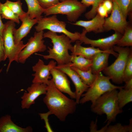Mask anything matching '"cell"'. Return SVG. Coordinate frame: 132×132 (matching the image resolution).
<instances>
[{"label":"cell","instance_id":"cell-4","mask_svg":"<svg viewBox=\"0 0 132 132\" xmlns=\"http://www.w3.org/2000/svg\"><path fill=\"white\" fill-rule=\"evenodd\" d=\"M15 23L10 20L4 24L2 34L6 57L7 58H8L9 60L6 70L7 72L13 62H18V58L20 53L27 45V43L24 44L22 41L18 44H15L13 34V31L15 28Z\"/></svg>","mask_w":132,"mask_h":132},{"label":"cell","instance_id":"cell-29","mask_svg":"<svg viewBox=\"0 0 132 132\" xmlns=\"http://www.w3.org/2000/svg\"><path fill=\"white\" fill-rule=\"evenodd\" d=\"M132 120H129V124L122 125L120 123H118L114 125H109L106 129V132H131L132 131Z\"/></svg>","mask_w":132,"mask_h":132},{"label":"cell","instance_id":"cell-28","mask_svg":"<svg viewBox=\"0 0 132 132\" xmlns=\"http://www.w3.org/2000/svg\"><path fill=\"white\" fill-rule=\"evenodd\" d=\"M0 13L1 18L12 21L18 24L20 23L19 16L14 13L8 7L0 2Z\"/></svg>","mask_w":132,"mask_h":132},{"label":"cell","instance_id":"cell-36","mask_svg":"<svg viewBox=\"0 0 132 132\" xmlns=\"http://www.w3.org/2000/svg\"><path fill=\"white\" fill-rule=\"evenodd\" d=\"M125 84L124 88L126 89H129L132 88V78L125 81Z\"/></svg>","mask_w":132,"mask_h":132},{"label":"cell","instance_id":"cell-15","mask_svg":"<svg viewBox=\"0 0 132 132\" xmlns=\"http://www.w3.org/2000/svg\"><path fill=\"white\" fill-rule=\"evenodd\" d=\"M50 74L55 87L62 92L68 94L71 98L75 99V93L71 89L70 83L66 75L55 67L51 70Z\"/></svg>","mask_w":132,"mask_h":132},{"label":"cell","instance_id":"cell-7","mask_svg":"<svg viewBox=\"0 0 132 132\" xmlns=\"http://www.w3.org/2000/svg\"><path fill=\"white\" fill-rule=\"evenodd\" d=\"M113 49L118 54L117 58L103 71L106 76L110 77L113 82L119 84L123 82V72L128 56L132 50L128 47L115 45L113 46Z\"/></svg>","mask_w":132,"mask_h":132},{"label":"cell","instance_id":"cell-16","mask_svg":"<svg viewBox=\"0 0 132 132\" xmlns=\"http://www.w3.org/2000/svg\"><path fill=\"white\" fill-rule=\"evenodd\" d=\"M76 42L75 44L72 46L70 50L72 52L71 55L81 56L91 60L95 55L99 53H108L116 57L118 55V53L115 52L113 49L109 50H103L98 48L92 46L88 47L83 46L81 45L82 44L79 40Z\"/></svg>","mask_w":132,"mask_h":132},{"label":"cell","instance_id":"cell-32","mask_svg":"<svg viewBox=\"0 0 132 132\" xmlns=\"http://www.w3.org/2000/svg\"><path fill=\"white\" fill-rule=\"evenodd\" d=\"M40 5L44 9L49 8L60 2L59 0H37Z\"/></svg>","mask_w":132,"mask_h":132},{"label":"cell","instance_id":"cell-19","mask_svg":"<svg viewBox=\"0 0 132 132\" xmlns=\"http://www.w3.org/2000/svg\"><path fill=\"white\" fill-rule=\"evenodd\" d=\"M30 126L24 128L17 125L12 121L10 115H6L0 118V132H32Z\"/></svg>","mask_w":132,"mask_h":132},{"label":"cell","instance_id":"cell-24","mask_svg":"<svg viewBox=\"0 0 132 132\" xmlns=\"http://www.w3.org/2000/svg\"><path fill=\"white\" fill-rule=\"evenodd\" d=\"M71 67L77 73L84 84L89 87L92 85L96 78V74L92 72L91 68L88 70L84 71L75 67Z\"/></svg>","mask_w":132,"mask_h":132},{"label":"cell","instance_id":"cell-33","mask_svg":"<svg viewBox=\"0 0 132 132\" xmlns=\"http://www.w3.org/2000/svg\"><path fill=\"white\" fill-rule=\"evenodd\" d=\"M97 12V13L102 17L105 18L108 17V12L102 3L98 6Z\"/></svg>","mask_w":132,"mask_h":132},{"label":"cell","instance_id":"cell-1","mask_svg":"<svg viewBox=\"0 0 132 132\" xmlns=\"http://www.w3.org/2000/svg\"><path fill=\"white\" fill-rule=\"evenodd\" d=\"M43 101L51 114L64 121L67 115L75 111L76 101L68 98L55 86L51 78L47 85L46 92Z\"/></svg>","mask_w":132,"mask_h":132},{"label":"cell","instance_id":"cell-40","mask_svg":"<svg viewBox=\"0 0 132 132\" xmlns=\"http://www.w3.org/2000/svg\"><path fill=\"white\" fill-rule=\"evenodd\" d=\"M2 68L1 69H0V74L1 72V71H2Z\"/></svg>","mask_w":132,"mask_h":132},{"label":"cell","instance_id":"cell-2","mask_svg":"<svg viewBox=\"0 0 132 132\" xmlns=\"http://www.w3.org/2000/svg\"><path fill=\"white\" fill-rule=\"evenodd\" d=\"M44 38L50 39L53 44L52 48L48 47V54L43 55L35 53L36 55L42 56L46 60L52 59L55 60L58 65H61L71 63V55L69 53L72 45L70 39L63 34L57 35V33L48 31L44 33Z\"/></svg>","mask_w":132,"mask_h":132},{"label":"cell","instance_id":"cell-26","mask_svg":"<svg viewBox=\"0 0 132 132\" xmlns=\"http://www.w3.org/2000/svg\"><path fill=\"white\" fill-rule=\"evenodd\" d=\"M116 44L122 47L132 46V27L131 24L129 23L127 26L124 33Z\"/></svg>","mask_w":132,"mask_h":132},{"label":"cell","instance_id":"cell-21","mask_svg":"<svg viewBox=\"0 0 132 132\" xmlns=\"http://www.w3.org/2000/svg\"><path fill=\"white\" fill-rule=\"evenodd\" d=\"M28 7L26 12L30 18L38 20L43 17L42 14L44 9L40 5L37 0H24Z\"/></svg>","mask_w":132,"mask_h":132},{"label":"cell","instance_id":"cell-3","mask_svg":"<svg viewBox=\"0 0 132 132\" xmlns=\"http://www.w3.org/2000/svg\"><path fill=\"white\" fill-rule=\"evenodd\" d=\"M117 89L105 92L92 103L91 106L93 112L100 115L105 114L107 119L105 122L109 124L115 121L117 115L123 111L118 105Z\"/></svg>","mask_w":132,"mask_h":132},{"label":"cell","instance_id":"cell-34","mask_svg":"<svg viewBox=\"0 0 132 132\" xmlns=\"http://www.w3.org/2000/svg\"><path fill=\"white\" fill-rule=\"evenodd\" d=\"M6 59L2 37L0 34V63L5 60Z\"/></svg>","mask_w":132,"mask_h":132},{"label":"cell","instance_id":"cell-25","mask_svg":"<svg viewBox=\"0 0 132 132\" xmlns=\"http://www.w3.org/2000/svg\"><path fill=\"white\" fill-rule=\"evenodd\" d=\"M104 0H81V2L87 7L92 6L91 9L85 14L88 19H92L97 14V11L99 5Z\"/></svg>","mask_w":132,"mask_h":132},{"label":"cell","instance_id":"cell-9","mask_svg":"<svg viewBox=\"0 0 132 132\" xmlns=\"http://www.w3.org/2000/svg\"><path fill=\"white\" fill-rule=\"evenodd\" d=\"M44 31L35 32L33 36L29 39L25 47L21 51L18 58V62L24 63L26 60L34 53L43 52L46 49L44 44Z\"/></svg>","mask_w":132,"mask_h":132},{"label":"cell","instance_id":"cell-11","mask_svg":"<svg viewBox=\"0 0 132 132\" xmlns=\"http://www.w3.org/2000/svg\"><path fill=\"white\" fill-rule=\"evenodd\" d=\"M87 32L84 29L81 33L79 40L82 44L90 45L91 46L97 47L103 50H107L113 49V46L116 44L122 35L115 32L112 35L97 40H92L88 38L86 36Z\"/></svg>","mask_w":132,"mask_h":132},{"label":"cell","instance_id":"cell-17","mask_svg":"<svg viewBox=\"0 0 132 132\" xmlns=\"http://www.w3.org/2000/svg\"><path fill=\"white\" fill-rule=\"evenodd\" d=\"M19 18L22 22L21 25L18 29L15 28L13 32L14 39L16 44H19L22 39L27 36L38 21L36 19H31L26 12L25 14Z\"/></svg>","mask_w":132,"mask_h":132},{"label":"cell","instance_id":"cell-8","mask_svg":"<svg viewBox=\"0 0 132 132\" xmlns=\"http://www.w3.org/2000/svg\"><path fill=\"white\" fill-rule=\"evenodd\" d=\"M37 24L35 27L36 32L46 29L56 33H62L68 37L72 42H76L80 39L81 33L78 32L72 33L67 30L65 22L59 20L56 15L43 17L38 20Z\"/></svg>","mask_w":132,"mask_h":132},{"label":"cell","instance_id":"cell-35","mask_svg":"<svg viewBox=\"0 0 132 132\" xmlns=\"http://www.w3.org/2000/svg\"><path fill=\"white\" fill-rule=\"evenodd\" d=\"M102 3L107 10L108 14L110 13L113 7V3L112 0H104Z\"/></svg>","mask_w":132,"mask_h":132},{"label":"cell","instance_id":"cell-31","mask_svg":"<svg viewBox=\"0 0 132 132\" xmlns=\"http://www.w3.org/2000/svg\"><path fill=\"white\" fill-rule=\"evenodd\" d=\"M132 78V52L128 58L123 74V81L125 82Z\"/></svg>","mask_w":132,"mask_h":132},{"label":"cell","instance_id":"cell-20","mask_svg":"<svg viewBox=\"0 0 132 132\" xmlns=\"http://www.w3.org/2000/svg\"><path fill=\"white\" fill-rule=\"evenodd\" d=\"M110 54L101 52L95 55L92 59L91 70L94 74H97L103 71L107 66L109 56Z\"/></svg>","mask_w":132,"mask_h":132},{"label":"cell","instance_id":"cell-5","mask_svg":"<svg viewBox=\"0 0 132 132\" xmlns=\"http://www.w3.org/2000/svg\"><path fill=\"white\" fill-rule=\"evenodd\" d=\"M87 7L79 0H66L45 9V16L61 14L66 15L68 21L75 22L86 10Z\"/></svg>","mask_w":132,"mask_h":132},{"label":"cell","instance_id":"cell-6","mask_svg":"<svg viewBox=\"0 0 132 132\" xmlns=\"http://www.w3.org/2000/svg\"><path fill=\"white\" fill-rule=\"evenodd\" d=\"M110 79V77L104 76L101 72L96 74V78L92 85L86 92L82 95V98L80 99L79 103L83 104L89 101L93 102L107 91L124 88V86H117L112 84Z\"/></svg>","mask_w":132,"mask_h":132},{"label":"cell","instance_id":"cell-27","mask_svg":"<svg viewBox=\"0 0 132 132\" xmlns=\"http://www.w3.org/2000/svg\"><path fill=\"white\" fill-rule=\"evenodd\" d=\"M117 5L123 15L126 18L129 16L132 19V0H112Z\"/></svg>","mask_w":132,"mask_h":132},{"label":"cell","instance_id":"cell-22","mask_svg":"<svg viewBox=\"0 0 132 132\" xmlns=\"http://www.w3.org/2000/svg\"><path fill=\"white\" fill-rule=\"evenodd\" d=\"M71 67H74L82 71H87L91 68L92 65L91 59L80 55H71Z\"/></svg>","mask_w":132,"mask_h":132},{"label":"cell","instance_id":"cell-18","mask_svg":"<svg viewBox=\"0 0 132 132\" xmlns=\"http://www.w3.org/2000/svg\"><path fill=\"white\" fill-rule=\"evenodd\" d=\"M89 21H77L72 24L83 27L87 33L92 32L97 33L104 32L103 25L105 18L101 17L97 13Z\"/></svg>","mask_w":132,"mask_h":132},{"label":"cell","instance_id":"cell-10","mask_svg":"<svg viewBox=\"0 0 132 132\" xmlns=\"http://www.w3.org/2000/svg\"><path fill=\"white\" fill-rule=\"evenodd\" d=\"M113 7L110 16L105 18L103 25L104 31L111 30L122 35L129 23L117 4L112 1Z\"/></svg>","mask_w":132,"mask_h":132},{"label":"cell","instance_id":"cell-12","mask_svg":"<svg viewBox=\"0 0 132 132\" xmlns=\"http://www.w3.org/2000/svg\"><path fill=\"white\" fill-rule=\"evenodd\" d=\"M56 62L52 60L46 65L43 60L39 59L37 62L32 67L33 70L35 72L32 74L34 77L32 83H43L47 85L49 79L51 78L50 76L51 70L56 66Z\"/></svg>","mask_w":132,"mask_h":132},{"label":"cell","instance_id":"cell-13","mask_svg":"<svg viewBox=\"0 0 132 132\" xmlns=\"http://www.w3.org/2000/svg\"><path fill=\"white\" fill-rule=\"evenodd\" d=\"M47 85L43 83H33L27 89V92H24L21 97L22 109H28L35 103V100L42 95L45 94Z\"/></svg>","mask_w":132,"mask_h":132},{"label":"cell","instance_id":"cell-14","mask_svg":"<svg viewBox=\"0 0 132 132\" xmlns=\"http://www.w3.org/2000/svg\"><path fill=\"white\" fill-rule=\"evenodd\" d=\"M71 63L61 65H58L55 67L61 70L70 78L75 88L76 102L79 104L80 97L84 92L86 91L89 87L82 81L77 73L72 69L70 66Z\"/></svg>","mask_w":132,"mask_h":132},{"label":"cell","instance_id":"cell-37","mask_svg":"<svg viewBox=\"0 0 132 132\" xmlns=\"http://www.w3.org/2000/svg\"><path fill=\"white\" fill-rule=\"evenodd\" d=\"M97 125L96 122L94 123L92 121L90 126V132H97Z\"/></svg>","mask_w":132,"mask_h":132},{"label":"cell","instance_id":"cell-23","mask_svg":"<svg viewBox=\"0 0 132 132\" xmlns=\"http://www.w3.org/2000/svg\"><path fill=\"white\" fill-rule=\"evenodd\" d=\"M119 90L117 94L118 105L122 109L126 104L132 101V88L126 89L122 88Z\"/></svg>","mask_w":132,"mask_h":132},{"label":"cell","instance_id":"cell-38","mask_svg":"<svg viewBox=\"0 0 132 132\" xmlns=\"http://www.w3.org/2000/svg\"><path fill=\"white\" fill-rule=\"evenodd\" d=\"M1 18V15L0 13V34L2 36V32L4 27V24H3L2 22Z\"/></svg>","mask_w":132,"mask_h":132},{"label":"cell","instance_id":"cell-30","mask_svg":"<svg viewBox=\"0 0 132 132\" xmlns=\"http://www.w3.org/2000/svg\"><path fill=\"white\" fill-rule=\"evenodd\" d=\"M4 4L8 7L14 13L18 15L19 17L25 14L26 12L23 10L22 3L20 0L15 2L6 0Z\"/></svg>","mask_w":132,"mask_h":132},{"label":"cell","instance_id":"cell-39","mask_svg":"<svg viewBox=\"0 0 132 132\" xmlns=\"http://www.w3.org/2000/svg\"><path fill=\"white\" fill-rule=\"evenodd\" d=\"M66 0H59V1H60V2Z\"/></svg>","mask_w":132,"mask_h":132}]
</instances>
